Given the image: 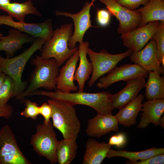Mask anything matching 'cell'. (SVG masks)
Masks as SVG:
<instances>
[{"label":"cell","mask_w":164,"mask_h":164,"mask_svg":"<svg viewBox=\"0 0 164 164\" xmlns=\"http://www.w3.org/2000/svg\"><path fill=\"white\" fill-rule=\"evenodd\" d=\"M111 94L108 91L88 93L78 91L75 93H64L57 89L54 92L35 90L28 94L46 96L50 98L66 102L72 106L82 104L94 109L97 114H112L114 108L111 100Z\"/></svg>","instance_id":"obj_1"},{"label":"cell","mask_w":164,"mask_h":164,"mask_svg":"<svg viewBox=\"0 0 164 164\" xmlns=\"http://www.w3.org/2000/svg\"><path fill=\"white\" fill-rule=\"evenodd\" d=\"M31 60L35 68L29 83L23 92L16 97L17 100H23L29 93L39 88L56 89L59 67L55 60L45 59L41 56H36Z\"/></svg>","instance_id":"obj_2"},{"label":"cell","mask_w":164,"mask_h":164,"mask_svg":"<svg viewBox=\"0 0 164 164\" xmlns=\"http://www.w3.org/2000/svg\"><path fill=\"white\" fill-rule=\"evenodd\" d=\"M45 41L41 38L35 39L28 49L13 57L5 58L0 55V71L12 79L15 97L23 93L26 87V82L22 80V77L27 62L36 51L41 50Z\"/></svg>","instance_id":"obj_3"},{"label":"cell","mask_w":164,"mask_h":164,"mask_svg":"<svg viewBox=\"0 0 164 164\" xmlns=\"http://www.w3.org/2000/svg\"><path fill=\"white\" fill-rule=\"evenodd\" d=\"M47 103L52 108L53 127L61 132L64 139L76 140L80 131V124L74 106L52 98L49 99Z\"/></svg>","instance_id":"obj_4"},{"label":"cell","mask_w":164,"mask_h":164,"mask_svg":"<svg viewBox=\"0 0 164 164\" xmlns=\"http://www.w3.org/2000/svg\"><path fill=\"white\" fill-rule=\"evenodd\" d=\"M73 25L69 23L61 25L53 31L51 38L45 42L41 51V56L45 59L54 58L59 67L78 50L75 47L70 49L69 39L73 33Z\"/></svg>","instance_id":"obj_5"},{"label":"cell","mask_w":164,"mask_h":164,"mask_svg":"<svg viewBox=\"0 0 164 164\" xmlns=\"http://www.w3.org/2000/svg\"><path fill=\"white\" fill-rule=\"evenodd\" d=\"M50 121L36 126V132L30 139L34 150L39 156L46 158L52 164L56 163L55 151L58 141Z\"/></svg>","instance_id":"obj_6"},{"label":"cell","mask_w":164,"mask_h":164,"mask_svg":"<svg viewBox=\"0 0 164 164\" xmlns=\"http://www.w3.org/2000/svg\"><path fill=\"white\" fill-rule=\"evenodd\" d=\"M132 52L128 49L124 52L114 54L105 50L96 52L88 48L87 54L93 67L92 76L88 82L89 86L92 87L98 78L110 72L120 61L130 56Z\"/></svg>","instance_id":"obj_7"},{"label":"cell","mask_w":164,"mask_h":164,"mask_svg":"<svg viewBox=\"0 0 164 164\" xmlns=\"http://www.w3.org/2000/svg\"><path fill=\"white\" fill-rule=\"evenodd\" d=\"M30 164L19 149L10 127L3 126L0 130V164Z\"/></svg>","instance_id":"obj_8"},{"label":"cell","mask_w":164,"mask_h":164,"mask_svg":"<svg viewBox=\"0 0 164 164\" xmlns=\"http://www.w3.org/2000/svg\"><path fill=\"white\" fill-rule=\"evenodd\" d=\"M92 6H94L93 2H86L81 10L78 13L75 14L58 11H55L56 16L63 15L71 18L73 19L74 30L68 42V46L70 49H73L76 47V44L77 42L80 44L83 43L84 36L89 28L91 27H98L91 24L90 10Z\"/></svg>","instance_id":"obj_9"},{"label":"cell","mask_w":164,"mask_h":164,"mask_svg":"<svg viewBox=\"0 0 164 164\" xmlns=\"http://www.w3.org/2000/svg\"><path fill=\"white\" fill-rule=\"evenodd\" d=\"M96 0L104 4L110 13L118 20L119 23L117 30L119 34L124 33L139 26L141 16L135 10L128 9L114 0H91V2L94 3Z\"/></svg>","instance_id":"obj_10"},{"label":"cell","mask_w":164,"mask_h":164,"mask_svg":"<svg viewBox=\"0 0 164 164\" xmlns=\"http://www.w3.org/2000/svg\"><path fill=\"white\" fill-rule=\"evenodd\" d=\"M160 21L150 22L145 25L121 34L124 46L133 51L142 49L152 37L157 29Z\"/></svg>","instance_id":"obj_11"},{"label":"cell","mask_w":164,"mask_h":164,"mask_svg":"<svg viewBox=\"0 0 164 164\" xmlns=\"http://www.w3.org/2000/svg\"><path fill=\"white\" fill-rule=\"evenodd\" d=\"M0 25H6L27 33L36 38H41L46 41L51 37L53 32L51 19L39 23H28L15 22L9 15H0Z\"/></svg>","instance_id":"obj_12"},{"label":"cell","mask_w":164,"mask_h":164,"mask_svg":"<svg viewBox=\"0 0 164 164\" xmlns=\"http://www.w3.org/2000/svg\"><path fill=\"white\" fill-rule=\"evenodd\" d=\"M149 72L135 64H126L115 67L106 76L99 79L97 86L99 88H106L112 84L139 77H148Z\"/></svg>","instance_id":"obj_13"},{"label":"cell","mask_w":164,"mask_h":164,"mask_svg":"<svg viewBox=\"0 0 164 164\" xmlns=\"http://www.w3.org/2000/svg\"><path fill=\"white\" fill-rule=\"evenodd\" d=\"M131 61L149 72L155 71L159 75L164 73V67L159 61L156 43L151 39L140 50L133 51L130 56Z\"/></svg>","instance_id":"obj_14"},{"label":"cell","mask_w":164,"mask_h":164,"mask_svg":"<svg viewBox=\"0 0 164 164\" xmlns=\"http://www.w3.org/2000/svg\"><path fill=\"white\" fill-rule=\"evenodd\" d=\"M118 124L116 116L112 114H97L88 120L86 132L89 136L100 138L112 131H118L119 129Z\"/></svg>","instance_id":"obj_15"},{"label":"cell","mask_w":164,"mask_h":164,"mask_svg":"<svg viewBox=\"0 0 164 164\" xmlns=\"http://www.w3.org/2000/svg\"><path fill=\"white\" fill-rule=\"evenodd\" d=\"M79 59L78 50L68 59L65 65L59 70L57 79V90L64 93L78 90L74 81L77 63Z\"/></svg>","instance_id":"obj_16"},{"label":"cell","mask_w":164,"mask_h":164,"mask_svg":"<svg viewBox=\"0 0 164 164\" xmlns=\"http://www.w3.org/2000/svg\"><path fill=\"white\" fill-rule=\"evenodd\" d=\"M145 78L139 77L126 80V85L118 93L111 94V100L114 108L120 109L138 94L146 83Z\"/></svg>","instance_id":"obj_17"},{"label":"cell","mask_w":164,"mask_h":164,"mask_svg":"<svg viewBox=\"0 0 164 164\" xmlns=\"http://www.w3.org/2000/svg\"><path fill=\"white\" fill-rule=\"evenodd\" d=\"M141 111L142 113L138 128H145L150 123L157 126L164 112V99L148 100L142 104Z\"/></svg>","instance_id":"obj_18"},{"label":"cell","mask_w":164,"mask_h":164,"mask_svg":"<svg viewBox=\"0 0 164 164\" xmlns=\"http://www.w3.org/2000/svg\"><path fill=\"white\" fill-rule=\"evenodd\" d=\"M35 39L17 29H11L7 36H3L0 39V51H5L7 58H10L22 48L24 44L33 41Z\"/></svg>","instance_id":"obj_19"},{"label":"cell","mask_w":164,"mask_h":164,"mask_svg":"<svg viewBox=\"0 0 164 164\" xmlns=\"http://www.w3.org/2000/svg\"><path fill=\"white\" fill-rule=\"evenodd\" d=\"M89 46V43L85 41L82 44H79L78 46L80 63L75 71L74 80L77 81L78 83L79 91H84L85 83L89 79L92 72V63L87 59V56Z\"/></svg>","instance_id":"obj_20"},{"label":"cell","mask_w":164,"mask_h":164,"mask_svg":"<svg viewBox=\"0 0 164 164\" xmlns=\"http://www.w3.org/2000/svg\"><path fill=\"white\" fill-rule=\"evenodd\" d=\"M144 98L143 94H140L119 109L115 116L120 125L129 127L137 123L136 118L141 111L142 101Z\"/></svg>","instance_id":"obj_21"},{"label":"cell","mask_w":164,"mask_h":164,"mask_svg":"<svg viewBox=\"0 0 164 164\" xmlns=\"http://www.w3.org/2000/svg\"><path fill=\"white\" fill-rule=\"evenodd\" d=\"M112 145L105 142H99L90 138L85 145L83 164H100L105 158Z\"/></svg>","instance_id":"obj_22"},{"label":"cell","mask_w":164,"mask_h":164,"mask_svg":"<svg viewBox=\"0 0 164 164\" xmlns=\"http://www.w3.org/2000/svg\"><path fill=\"white\" fill-rule=\"evenodd\" d=\"M135 10L139 13L141 20L138 27L154 21L164 22V0H150L142 7Z\"/></svg>","instance_id":"obj_23"},{"label":"cell","mask_w":164,"mask_h":164,"mask_svg":"<svg viewBox=\"0 0 164 164\" xmlns=\"http://www.w3.org/2000/svg\"><path fill=\"white\" fill-rule=\"evenodd\" d=\"M0 10L5 12L9 16L19 22H24L25 17L28 14H33L39 17L41 16L31 0L21 3L10 2L5 6H0Z\"/></svg>","instance_id":"obj_24"},{"label":"cell","mask_w":164,"mask_h":164,"mask_svg":"<svg viewBox=\"0 0 164 164\" xmlns=\"http://www.w3.org/2000/svg\"><path fill=\"white\" fill-rule=\"evenodd\" d=\"M145 84V96L147 100L164 99V77L155 71L149 72Z\"/></svg>","instance_id":"obj_25"},{"label":"cell","mask_w":164,"mask_h":164,"mask_svg":"<svg viewBox=\"0 0 164 164\" xmlns=\"http://www.w3.org/2000/svg\"><path fill=\"white\" fill-rule=\"evenodd\" d=\"M164 154V148L152 147L140 152H131L123 150L116 151L110 149L107 155V157H121L126 158L130 161H142L154 156Z\"/></svg>","instance_id":"obj_26"},{"label":"cell","mask_w":164,"mask_h":164,"mask_svg":"<svg viewBox=\"0 0 164 164\" xmlns=\"http://www.w3.org/2000/svg\"><path fill=\"white\" fill-rule=\"evenodd\" d=\"M77 145L76 140H63L58 141L55 151L56 162L60 164H70L76 155Z\"/></svg>","instance_id":"obj_27"},{"label":"cell","mask_w":164,"mask_h":164,"mask_svg":"<svg viewBox=\"0 0 164 164\" xmlns=\"http://www.w3.org/2000/svg\"><path fill=\"white\" fill-rule=\"evenodd\" d=\"M15 97L14 81L9 76L6 75L0 87V105L7 104L8 101Z\"/></svg>","instance_id":"obj_28"},{"label":"cell","mask_w":164,"mask_h":164,"mask_svg":"<svg viewBox=\"0 0 164 164\" xmlns=\"http://www.w3.org/2000/svg\"><path fill=\"white\" fill-rule=\"evenodd\" d=\"M152 38L156 43L159 62L164 67V22L160 21L159 26Z\"/></svg>","instance_id":"obj_29"},{"label":"cell","mask_w":164,"mask_h":164,"mask_svg":"<svg viewBox=\"0 0 164 164\" xmlns=\"http://www.w3.org/2000/svg\"><path fill=\"white\" fill-rule=\"evenodd\" d=\"M25 103L26 107L24 110L21 112V115L27 118L36 119L39 114V106L36 102L28 99L25 100Z\"/></svg>","instance_id":"obj_30"},{"label":"cell","mask_w":164,"mask_h":164,"mask_svg":"<svg viewBox=\"0 0 164 164\" xmlns=\"http://www.w3.org/2000/svg\"><path fill=\"white\" fill-rule=\"evenodd\" d=\"M118 3L127 9L134 10L140 5H147L150 0H114Z\"/></svg>","instance_id":"obj_31"},{"label":"cell","mask_w":164,"mask_h":164,"mask_svg":"<svg viewBox=\"0 0 164 164\" xmlns=\"http://www.w3.org/2000/svg\"><path fill=\"white\" fill-rule=\"evenodd\" d=\"M126 143V135L125 133L121 132L112 136L110 138L108 143L112 146L121 148L125 146Z\"/></svg>","instance_id":"obj_32"},{"label":"cell","mask_w":164,"mask_h":164,"mask_svg":"<svg viewBox=\"0 0 164 164\" xmlns=\"http://www.w3.org/2000/svg\"><path fill=\"white\" fill-rule=\"evenodd\" d=\"M110 19V13L108 10L98 9L97 20L98 25L102 27L107 26Z\"/></svg>","instance_id":"obj_33"},{"label":"cell","mask_w":164,"mask_h":164,"mask_svg":"<svg viewBox=\"0 0 164 164\" xmlns=\"http://www.w3.org/2000/svg\"><path fill=\"white\" fill-rule=\"evenodd\" d=\"M126 164H163L164 163V155H157L142 161L132 162L127 161Z\"/></svg>","instance_id":"obj_34"},{"label":"cell","mask_w":164,"mask_h":164,"mask_svg":"<svg viewBox=\"0 0 164 164\" xmlns=\"http://www.w3.org/2000/svg\"><path fill=\"white\" fill-rule=\"evenodd\" d=\"M39 114L41 115L44 119V121L48 123L51 118L52 109L50 106L46 102L43 103L41 106L39 107Z\"/></svg>","instance_id":"obj_35"},{"label":"cell","mask_w":164,"mask_h":164,"mask_svg":"<svg viewBox=\"0 0 164 164\" xmlns=\"http://www.w3.org/2000/svg\"><path fill=\"white\" fill-rule=\"evenodd\" d=\"M13 111V108L10 105L7 104L0 105V117L9 119L11 116Z\"/></svg>","instance_id":"obj_36"},{"label":"cell","mask_w":164,"mask_h":164,"mask_svg":"<svg viewBox=\"0 0 164 164\" xmlns=\"http://www.w3.org/2000/svg\"><path fill=\"white\" fill-rule=\"evenodd\" d=\"M6 76V75L3 73H0V87L3 83Z\"/></svg>","instance_id":"obj_37"},{"label":"cell","mask_w":164,"mask_h":164,"mask_svg":"<svg viewBox=\"0 0 164 164\" xmlns=\"http://www.w3.org/2000/svg\"><path fill=\"white\" fill-rule=\"evenodd\" d=\"M11 2L10 0H0V6H5Z\"/></svg>","instance_id":"obj_38"},{"label":"cell","mask_w":164,"mask_h":164,"mask_svg":"<svg viewBox=\"0 0 164 164\" xmlns=\"http://www.w3.org/2000/svg\"><path fill=\"white\" fill-rule=\"evenodd\" d=\"M159 125L163 128H164V116L161 117L160 118L159 121Z\"/></svg>","instance_id":"obj_39"},{"label":"cell","mask_w":164,"mask_h":164,"mask_svg":"<svg viewBox=\"0 0 164 164\" xmlns=\"http://www.w3.org/2000/svg\"><path fill=\"white\" fill-rule=\"evenodd\" d=\"M3 36V35L1 33H0V39Z\"/></svg>","instance_id":"obj_40"},{"label":"cell","mask_w":164,"mask_h":164,"mask_svg":"<svg viewBox=\"0 0 164 164\" xmlns=\"http://www.w3.org/2000/svg\"><path fill=\"white\" fill-rule=\"evenodd\" d=\"M1 72L0 71V73Z\"/></svg>","instance_id":"obj_41"}]
</instances>
